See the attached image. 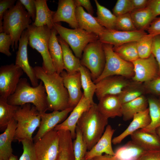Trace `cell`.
Here are the masks:
<instances>
[{"mask_svg": "<svg viewBox=\"0 0 160 160\" xmlns=\"http://www.w3.org/2000/svg\"><path fill=\"white\" fill-rule=\"evenodd\" d=\"M54 28L71 47L75 56L81 58L83 50L89 43L99 39L96 34L78 28L71 29L66 28L58 23H55Z\"/></svg>", "mask_w": 160, "mask_h": 160, "instance_id": "52a82bcc", "label": "cell"}, {"mask_svg": "<svg viewBox=\"0 0 160 160\" xmlns=\"http://www.w3.org/2000/svg\"><path fill=\"white\" fill-rule=\"evenodd\" d=\"M133 10L131 0H118L112 9L113 13L116 17Z\"/></svg>", "mask_w": 160, "mask_h": 160, "instance_id": "7bdbcfd3", "label": "cell"}, {"mask_svg": "<svg viewBox=\"0 0 160 160\" xmlns=\"http://www.w3.org/2000/svg\"><path fill=\"white\" fill-rule=\"evenodd\" d=\"M127 128L119 135L112 140L114 145L119 144L127 136L131 135L135 131L148 126L151 121L148 108L145 111L135 115Z\"/></svg>", "mask_w": 160, "mask_h": 160, "instance_id": "7402d4cb", "label": "cell"}, {"mask_svg": "<svg viewBox=\"0 0 160 160\" xmlns=\"http://www.w3.org/2000/svg\"><path fill=\"white\" fill-rule=\"evenodd\" d=\"M95 1L97 8V17L95 18L98 22L106 29H116V17L97 0Z\"/></svg>", "mask_w": 160, "mask_h": 160, "instance_id": "d590c367", "label": "cell"}, {"mask_svg": "<svg viewBox=\"0 0 160 160\" xmlns=\"http://www.w3.org/2000/svg\"><path fill=\"white\" fill-rule=\"evenodd\" d=\"M36 78L43 83L47 95L48 110L62 111L70 108L68 91L63 78L56 72L47 73L42 67L33 68Z\"/></svg>", "mask_w": 160, "mask_h": 160, "instance_id": "6da1fadb", "label": "cell"}, {"mask_svg": "<svg viewBox=\"0 0 160 160\" xmlns=\"http://www.w3.org/2000/svg\"><path fill=\"white\" fill-rule=\"evenodd\" d=\"M143 84L147 93L160 95V76L144 82Z\"/></svg>", "mask_w": 160, "mask_h": 160, "instance_id": "f6af8a7d", "label": "cell"}, {"mask_svg": "<svg viewBox=\"0 0 160 160\" xmlns=\"http://www.w3.org/2000/svg\"><path fill=\"white\" fill-rule=\"evenodd\" d=\"M28 39L26 30L22 33L18 44V50L16 53L15 64L20 67L29 78L32 86L39 85L33 68L30 65L28 58L27 46Z\"/></svg>", "mask_w": 160, "mask_h": 160, "instance_id": "9a60e30c", "label": "cell"}, {"mask_svg": "<svg viewBox=\"0 0 160 160\" xmlns=\"http://www.w3.org/2000/svg\"><path fill=\"white\" fill-rule=\"evenodd\" d=\"M122 104L118 95H107L99 100L98 109L105 118H114L122 116Z\"/></svg>", "mask_w": 160, "mask_h": 160, "instance_id": "44dd1931", "label": "cell"}, {"mask_svg": "<svg viewBox=\"0 0 160 160\" xmlns=\"http://www.w3.org/2000/svg\"><path fill=\"white\" fill-rule=\"evenodd\" d=\"M147 93L143 84L133 81L131 84L124 89L118 96L122 104L144 95Z\"/></svg>", "mask_w": 160, "mask_h": 160, "instance_id": "836d02e7", "label": "cell"}, {"mask_svg": "<svg viewBox=\"0 0 160 160\" xmlns=\"http://www.w3.org/2000/svg\"><path fill=\"white\" fill-rule=\"evenodd\" d=\"M151 121L143 131L156 134V130L160 127V100L153 97L147 98Z\"/></svg>", "mask_w": 160, "mask_h": 160, "instance_id": "d6a6232c", "label": "cell"}, {"mask_svg": "<svg viewBox=\"0 0 160 160\" xmlns=\"http://www.w3.org/2000/svg\"><path fill=\"white\" fill-rule=\"evenodd\" d=\"M47 1V0H35L36 17L32 24L37 27L46 25L52 30L54 28L53 18L55 11L49 9Z\"/></svg>", "mask_w": 160, "mask_h": 160, "instance_id": "4316f807", "label": "cell"}, {"mask_svg": "<svg viewBox=\"0 0 160 160\" xmlns=\"http://www.w3.org/2000/svg\"><path fill=\"white\" fill-rule=\"evenodd\" d=\"M130 135L132 140L146 151L160 149V140L157 134L140 129Z\"/></svg>", "mask_w": 160, "mask_h": 160, "instance_id": "d4e9b609", "label": "cell"}, {"mask_svg": "<svg viewBox=\"0 0 160 160\" xmlns=\"http://www.w3.org/2000/svg\"><path fill=\"white\" fill-rule=\"evenodd\" d=\"M47 95L43 82L36 87L31 86L26 78H21L14 92L7 99L11 105L19 106L32 103L41 113L48 110Z\"/></svg>", "mask_w": 160, "mask_h": 160, "instance_id": "7a4b0ae2", "label": "cell"}, {"mask_svg": "<svg viewBox=\"0 0 160 160\" xmlns=\"http://www.w3.org/2000/svg\"><path fill=\"white\" fill-rule=\"evenodd\" d=\"M116 29L126 31L137 30L132 20L130 13L116 17Z\"/></svg>", "mask_w": 160, "mask_h": 160, "instance_id": "60d3db41", "label": "cell"}, {"mask_svg": "<svg viewBox=\"0 0 160 160\" xmlns=\"http://www.w3.org/2000/svg\"><path fill=\"white\" fill-rule=\"evenodd\" d=\"M130 14L134 25L138 31L147 30L151 22L156 17L148 7L133 10Z\"/></svg>", "mask_w": 160, "mask_h": 160, "instance_id": "1f68e13d", "label": "cell"}, {"mask_svg": "<svg viewBox=\"0 0 160 160\" xmlns=\"http://www.w3.org/2000/svg\"><path fill=\"white\" fill-rule=\"evenodd\" d=\"M58 4L57 10L53 17V23L63 21L68 23L73 29L79 28L74 0H59Z\"/></svg>", "mask_w": 160, "mask_h": 160, "instance_id": "d6986e66", "label": "cell"}, {"mask_svg": "<svg viewBox=\"0 0 160 160\" xmlns=\"http://www.w3.org/2000/svg\"><path fill=\"white\" fill-rule=\"evenodd\" d=\"M7 100L0 96V129H6L11 120L14 118L18 106L9 104Z\"/></svg>", "mask_w": 160, "mask_h": 160, "instance_id": "74e56055", "label": "cell"}, {"mask_svg": "<svg viewBox=\"0 0 160 160\" xmlns=\"http://www.w3.org/2000/svg\"><path fill=\"white\" fill-rule=\"evenodd\" d=\"M114 52L124 60L132 63L139 58L137 41L129 42L121 45L113 47Z\"/></svg>", "mask_w": 160, "mask_h": 160, "instance_id": "8d00e7d4", "label": "cell"}, {"mask_svg": "<svg viewBox=\"0 0 160 160\" xmlns=\"http://www.w3.org/2000/svg\"><path fill=\"white\" fill-rule=\"evenodd\" d=\"M132 63L134 73L132 78L133 81L144 83L159 76L158 65L152 54L147 58H139Z\"/></svg>", "mask_w": 160, "mask_h": 160, "instance_id": "7c38bea8", "label": "cell"}, {"mask_svg": "<svg viewBox=\"0 0 160 160\" xmlns=\"http://www.w3.org/2000/svg\"><path fill=\"white\" fill-rule=\"evenodd\" d=\"M26 9L32 20L34 21L36 14V7L35 0H19Z\"/></svg>", "mask_w": 160, "mask_h": 160, "instance_id": "c3c4849f", "label": "cell"}, {"mask_svg": "<svg viewBox=\"0 0 160 160\" xmlns=\"http://www.w3.org/2000/svg\"><path fill=\"white\" fill-rule=\"evenodd\" d=\"M106 59L103 43L99 39L88 44L84 48L80 62L90 71L93 82L103 72Z\"/></svg>", "mask_w": 160, "mask_h": 160, "instance_id": "9c48e42d", "label": "cell"}, {"mask_svg": "<svg viewBox=\"0 0 160 160\" xmlns=\"http://www.w3.org/2000/svg\"><path fill=\"white\" fill-rule=\"evenodd\" d=\"M37 160H57L59 151L58 131L53 129L34 143Z\"/></svg>", "mask_w": 160, "mask_h": 160, "instance_id": "30bf717a", "label": "cell"}, {"mask_svg": "<svg viewBox=\"0 0 160 160\" xmlns=\"http://www.w3.org/2000/svg\"><path fill=\"white\" fill-rule=\"evenodd\" d=\"M148 33L144 31H123L105 29L99 36V40L103 44L117 47L132 41H137Z\"/></svg>", "mask_w": 160, "mask_h": 160, "instance_id": "5bb4252c", "label": "cell"}, {"mask_svg": "<svg viewBox=\"0 0 160 160\" xmlns=\"http://www.w3.org/2000/svg\"><path fill=\"white\" fill-rule=\"evenodd\" d=\"M154 36L148 34L137 41V48L140 58H147L152 54V47Z\"/></svg>", "mask_w": 160, "mask_h": 160, "instance_id": "ab89813d", "label": "cell"}, {"mask_svg": "<svg viewBox=\"0 0 160 160\" xmlns=\"http://www.w3.org/2000/svg\"><path fill=\"white\" fill-rule=\"evenodd\" d=\"M133 10L142 9L147 7L149 0H131Z\"/></svg>", "mask_w": 160, "mask_h": 160, "instance_id": "db71d44e", "label": "cell"}, {"mask_svg": "<svg viewBox=\"0 0 160 160\" xmlns=\"http://www.w3.org/2000/svg\"><path fill=\"white\" fill-rule=\"evenodd\" d=\"M108 122V119L100 113L95 103L83 114L77 126L82 134L88 150H90L100 139Z\"/></svg>", "mask_w": 160, "mask_h": 160, "instance_id": "3957f363", "label": "cell"}, {"mask_svg": "<svg viewBox=\"0 0 160 160\" xmlns=\"http://www.w3.org/2000/svg\"><path fill=\"white\" fill-rule=\"evenodd\" d=\"M138 160H160V149L146 151Z\"/></svg>", "mask_w": 160, "mask_h": 160, "instance_id": "f907efd6", "label": "cell"}, {"mask_svg": "<svg viewBox=\"0 0 160 160\" xmlns=\"http://www.w3.org/2000/svg\"><path fill=\"white\" fill-rule=\"evenodd\" d=\"M17 127V121L14 118L4 132L0 135V160H8L13 154L12 143L14 140Z\"/></svg>", "mask_w": 160, "mask_h": 160, "instance_id": "cb8c5ba5", "label": "cell"}, {"mask_svg": "<svg viewBox=\"0 0 160 160\" xmlns=\"http://www.w3.org/2000/svg\"><path fill=\"white\" fill-rule=\"evenodd\" d=\"M75 3L76 7H84L87 12V13L93 15L94 11L93 7L89 0H74Z\"/></svg>", "mask_w": 160, "mask_h": 160, "instance_id": "816d5d0a", "label": "cell"}, {"mask_svg": "<svg viewBox=\"0 0 160 160\" xmlns=\"http://www.w3.org/2000/svg\"><path fill=\"white\" fill-rule=\"evenodd\" d=\"M63 52L64 70L68 73L79 71L81 65L80 59L75 56L68 44L60 36H57Z\"/></svg>", "mask_w": 160, "mask_h": 160, "instance_id": "f1b7e54d", "label": "cell"}, {"mask_svg": "<svg viewBox=\"0 0 160 160\" xmlns=\"http://www.w3.org/2000/svg\"><path fill=\"white\" fill-rule=\"evenodd\" d=\"M91 160H116L113 156L105 154L95 157Z\"/></svg>", "mask_w": 160, "mask_h": 160, "instance_id": "11a10c76", "label": "cell"}, {"mask_svg": "<svg viewBox=\"0 0 160 160\" xmlns=\"http://www.w3.org/2000/svg\"><path fill=\"white\" fill-rule=\"evenodd\" d=\"M21 142L23 152L19 160H37L33 141L25 139Z\"/></svg>", "mask_w": 160, "mask_h": 160, "instance_id": "b9f144b4", "label": "cell"}, {"mask_svg": "<svg viewBox=\"0 0 160 160\" xmlns=\"http://www.w3.org/2000/svg\"><path fill=\"white\" fill-rule=\"evenodd\" d=\"M60 75L63 78L64 85L68 92L69 107L74 108L80 102L83 94L81 90L82 87L80 72L79 71L68 73L64 70Z\"/></svg>", "mask_w": 160, "mask_h": 160, "instance_id": "ac0fdd59", "label": "cell"}, {"mask_svg": "<svg viewBox=\"0 0 160 160\" xmlns=\"http://www.w3.org/2000/svg\"><path fill=\"white\" fill-rule=\"evenodd\" d=\"M26 30L28 39V44L39 52L42 57L43 68L47 73L56 72L48 48L52 30L46 25L37 27L31 24Z\"/></svg>", "mask_w": 160, "mask_h": 160, "instance_id": "8992f818", "label": "cell"}, {"mask_svg": "<svg viewBox=\"0 0 160 160\" xmlns=\"http://www.w3.org/2000/svg\"><path fill=\"white\" fill-rule=\"evenodd\" d=\"M90 102L83 95L78 103L71 112L70 115L63 122L57 125L54 129L58 131L63 130L70 131L73 139L76 138V128L77 122L83 114L92 105Z\"/></svg>", "mask_w": 160, "mask_h": 160, "instance_id": "e0dca14e", "label": "cell"}, {"mask_svg": "<svg viewBox=\"0 0 160 160\" xmlns=\"http://www.w3.org/2000/svg\"><path fill=\"white\" fill-rule=\"evenodd\" d=\"M14 118L17 127L14 140L19 142L25 139L33 141V134L40 124L41 113L33 105L27 103L18 106Z\"/></svg>", "mask_w": 160, "mask_h": 160, "instance_id": "5b68a950", "label": "cell"}, {"mask_svg": "<svg viewBox=\"0 0 160 160\" xmlns=\"http://www.w3.org/2000/svg\"><path fill=\"white\" fill-rule=\"evenodd\" d=\"M115 132L111 126L108 125L103 135L95 145L89 150L87 151L84 158L91 159L102 155L103 153L113 156L115 152L112 148V137Z\"/></svg>", "mask_w": 160, "mask_h": 160, "instance_id": "ffe728a7", "label": "cell"}, {"mask_svg": "<svg viewBox=\"0 0 160 160\" xmlns=\"http://www.w3.org/2000/svg\"><path fill=\"white\" fill-rule=\"evenodd\" d=\"M147 30L148 34L154 36L160 34V16L154 19Z\"/></svg>", "mask_w": 160, "mask_h": 160, "instance_id": "681fc988", "label": "cell"}, {"mask_svg": "<svg viewBox=\"0 0 160 160\" xmlns=\"http://www.w3.org/2000/svg\"><path fill=\"white\" fill-rule=\"evenodd\" d=\"M106 62L104 70L99 77L94 82L96 83L106 77L120 76L127 78L132 77L134 74L132 63L121 58L113 51V46L103 43Z\"/></svg>", "mask_w": 160, "mask_h": 160, "instance_id": "ba28073f", "label": "cell"}, {"mask_svg": "<svg viewBox=\"0 0 160 160\" xmlns=\"http://www.w3.org/2000/svg\"><path fill=\"white\" fill-rule=\"evenodd\" d=\"M76 15L79 28L99 37L106 29L98 22L95 17L85 12L82 7H76Z\"/></svg>", "mask_w": 160, "mask_h": 160, "instance_id": "603a6c76", "label": "cell"}, {"mask_svg": "<svg viewBox=\"0 0 160 160\" xmlns=\"http://www.w3.org/2000/svg\"><path fill=\"white\" fill-rule=\"evenodd\" d=\"M148 106V99L144 95L122 104V113L123 120L127 121L131 119L136 114L146 110Z\"/></svg>", "mask_w": 160, "mask_h": 160, "instance_id": "4dcf8cb0", "label": "cell"}, {"mask_svg": "<svg viewBox=\"0 0 160 160\" xmlns=\"http://www.w3.org/2000/svg\"><path fill=\"white\" fill-rule=\"evenodd\" d=\"M57 32L53 28L51 30L48 44L50 55L56 72L59 74L64 70L61 46L59 43L57 35Z\"/></svg>", "mask_w": 160, "mask_h": 160, "instance_id": "484cf974", "label": "cell"}, {"mask_svg": "<svg viewBox=\"0 0 160 160\" xmlns=\"http://www.w3.org/2000/svg\"><path fill=\"white\" fill-rule=\"evenodd\" d=\"M12 41L11 36L2 32L0 33V52L8 57L12 55L9 49Z\"/></svg>", "mask_w": 160, "mask_h": 160, "instance_id": "ee69618b", "label": "cell"}, {"mask_svg": "<svg viewBox=\"0 0 160 160\" xmlns=\"http://www.w3.org/2000/svg\"><path fill=\"white\" fill-rule=\"evenodd\" d=\"M133 81L120 76H113L105 78L95 84L96 95L99 100L107 95H118Z\"/></svg>", "mask_w": 160, "mask_h": 160, "instance_id": "4fadbf2b", "label": "cell"}, {"mask_svg": "<svg viewBox=\"0 0 160 160\" xmlns=\"http://www.w3.org/2000/svg\"><path fill=\"white\" fill-rule=\"evenodd\" d=\"M79 71L84 97L89 100L92 104H93L95 103L93 97L96 89V84L93 81L90 72L87 68L81 65Z\"/></svg>", "mask_w": 160, "mask_h": 160, "instance_id": "e575fe53", "label": "cell"}, {"mask_svg": "<svg viewBox=\"0 0 160 160\" xmlns=\"http://www.w3.org/2000/svg\"><path fill=\"white\" fill-rule=\"evenodd\" d=\"M146 151L132 140L118 148L113 156L116 160H138Z\"/></svg>", "mask_w": 160, "mask_h": 160, "instance_id": "83f0119b", "label": "cell"}, {"mask_svg": "<svg viewBox=\"0 0 160 160\" xmlns=\"http://www.w3.org/2000/svg\"><path fill=\"white\" fill-rule=\"evenodd\" d=\"M3 20V32L11 36V47L14 51L18 48V42L22 33L31 25V18L19 0L5 12Z\"/></svg>", "mask_w": 160, "mask_h": 160, "instance_id": "277c9868", "label": "cell"}, {"mask_svg": "<svg viewBox=\"0 0 160 160\" xmlns=\"http://www.w3.org/2000/svg\"><path fill=\"white\" fill-rule=\"evenodd\" d=\"M156 132L160 140V127L156 129Z\"/></svg>", "mask_w": 160, "mask_h": 160, "instance_id": "6f0895ef", "label": "cell"}, {"mask_svg": "<svg viewBox=\"0 0 160 160\" xmlns=\"http://www.w3.org/2000/svg\"><path fill=\"white\" fill-rule=\"evenodd\" d=\"M147 7L156 17L160 15V0H149Z\"/></svg>", "mask_w": 160, "mask_h": 160, "instance_id": "f5cc1de1", "label": "cell"}, {"mask_svg": "<svg viewBox=\"0 0 160 160\" xmlns=\"http://www.w3.org/2000/svg\"><path fill=\"white\" fill-rule=\"evenodd\" d=\"M23 71L14 63L0 67V96L7 100L15 92Z\"/></svg>", "mask_w": 160, "mask_h": 160, "instance_id": "8fae6325", "label": "cell"}, {"mask_svg": "<svg viewBox=\"0 0 160 160\" xmlns=\"http://www.w3.org/2000/svg\"><path fill=\"white\" fill-rule=\"evenodd\" d=\"M159 67V76H160V34L154 36L151 50Z\"/></svg>", "mask_w": 160, "mask_h": 160, "instance_id": "bcb514c9", "label": "cell"}, {"mask_svg": "<svg viewBox=\"0 0 160 160\" xmlns=\"http://www.w3.org/2000/svg\"><path fill=\"white\" fill-rule=\"evenodd\" d=\"M15 0H0V33L3 32V20L5 12L15 5Z\"/></svg>", "mask_w": 160, "mask_h": 160, "instance_id": "7dc6e473", "label": "cell"}, {"mask_svg": "<svg viewBox=\"0 0 160 160\" xmlns=\"http://www.w3.org/2000/svg\"><path fill=\"white\" fill-rule=\"evenodd\" d=\"M74 108H69L62 111H54L52 112L41 113V121L38 130L33 138L34 143L36 142L46 134L53 129L58 124L64 121L69 113Z\"/></svg>", "mask_w": 160, "mask_h": 160, "instance_id": "2e32d148", "label": "cell"}, {"mask_svg": "<svg viewBox=\"0 0 160 160\" xmlns=\"http://www.w3.org/2000/svg\"><path fill=\"white\" fill-rule=\"evenodd\" d=\"M82 160H91V159H85L84 158Z\"/></svg>", "mask_w": 160, "mask_h": 160, "instance_id": "680465c9", "label": "cell"}, {"mask_svg": "<svg viewBox=\"0 0 160 160\" xmlns=\"http://www.w3.org/2000/svg\"><path fill=\"white\" fill-rule=\"evenodd\" d=\"M8 160H19L17 156L13 154L9 157Z\"/></svg>", "mask_w": 160, "mask_h": 160, "instance_id": "9f6ffc18", "label": "cell"}, {"mask_svg": "<svg viewBox=\"0 0 160 160\" xmlns=\"http://www.w3.org/2000/svg\"><path fill=\"white\" fill-rule=\"evenodd\" d=\"M59 151L57 160H75L71 134L68 130L58 131Z\"/></svg>", "mask_w": 160, "mask_h": 160, "instance_id": "f546056e", "label": "cell"}, {"mask_svg": "<svg viewBox=\"0 0 160 160\" xmlns=\"http://www.w3.org/2000/svg\"><path fill=\"white\" fill-rule=\"evenodd\" d=\"M76 135L73 142V148L75 160H82L84 158L87 148L82 134L78 127L76 128Z\"/></svg>", "mask_w": 160, "mask_h": 160, "instance_id": "f35d334b", "label": "cell"}]
</instances>
